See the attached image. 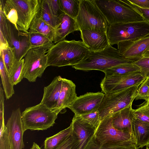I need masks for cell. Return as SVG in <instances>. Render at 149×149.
Here are the masks:
<instances>
[{"label": "cell", "mask_w": 149, "mask_h": 149, "mask_svg": "<svg viewBox=\"0 0 149 149\" xmlns=\"http://www.w3.org/2000/svg\"><path fill=\"white\" fill-rule=\"evenodd\" d=\"M75 20L78 31L88 29L107 33L109 26L95 0H80L79 12Z\"/></svg>", "instance_id": "4"}, {"label": "cell", "mask_w": 149, "mask_h": 149, "mask_svg": "<svg viewBox=\"0 0 149 149\" xmlns=\"http://www.w3.org/2000/svg\"><path fill=\"white\" fill-rule=\"evenodd\" d=\"M31 149H41L39 146L35 142H33Z\"/></svg>", "instance_id": "46"}, {"label": "cell", "mask_w": 149, "mask_h": 149, "mask_svg": "<svg viewBox=\"0 0 149 149\" xmlns=\"http://www.w3.org/2000/svg\"><path fill=\"white\" fill-rule=\"evenodd\" d=\"M0 55L3 58L5 65L10 74L16 61L13 48L9 47L0 50Z\"/></svg>", "instance_id": "32"}, {"label": "cell", "mask_w": 149, "mask_h": 149, "mask_svg": "<svg viewBox=\"0 0 149 149\" xmlns=\"http://www.w3.org/2000/svg\"><path fill=\"white\" fill-rule=\"evenodd\" d=\"M94 136L100 146L114 148L136 145L133 134L113 127L111 116L101 120Z\"/></svg>", "instance_id": "3"}, {"label": "cell", "mask_w": 149, "mask_h": 149, "mask_svg": "<svg viewBox=\"0 0 149 149\" xmlns=\"http://www.w3.org/2000/svg\"><path fill=\"white\" fill-rule=\"evenodd\" d=\"M103 92H88L77 97L68 107L77 116L98 111L104 96Z\"/></svg>", "instance_id": "12"}, {"label": "cell", "mask_w": 149, "mask_h": 149, "mask_svg": "<svg viewBox=\"0 0 149 149\" xmlns=\"http://www.w3.org/2000/svg\"><path fill=\"white\" fill-rule=\"evenodd\" d=\"M58 24L54 29V44L65 40L69 34L78 31L75 20L64 13L58 17Z\"/></svg>", "instance_id": "21"}, {"label": "cell", "mask_w": 149, "mask_h": 149, "mask_svg": "<svg viewBox=\"0 0 149 149\" xmlns=\"http://www.w3.org/2000/svg\"><path fill=\"white\" fill-rule=\"evenodd\" d=\"M71 124L72 127V133L79 142V149H82L94 136L96 128L80 116L75 115Z\"/></svg>", "instance_id": "15"}, {"label": "cell", "mask_w": 149, "mask_h": 149, "mask_svg": "<svg viewBox=\"0 0 149 149\" xmlns=\"http://www.w3.org/2000/svg\"><path fill=\"white\" fill-rule=\"evenodd\" d=\"M0 149H12L4 120L0 121Z\"/></svg>", "instance_id": "33"}, {"label": "cell", "mask_w": 149, "mask_h": 149, "mask_svg": "<svg viewBox=\"0 0 149 149\" xmlns=\"http://www.w3.org/2000/svg\"><path fill=\"white\" fill-rule=\"evenodd\" d=\"M62 78L61 76L55 77L48 85L45 87L42 98L40 102L53 111L57 106L60 93Z\"/></svg>", "instance_id": "18"}, {"label": "cell", "mask_w": 149, "mask_h": 149, "mask_svg": "<svg viewBox=\"0 0 149 149\" xmlns=\"http://www.w3.org/2000/svg\"><path fill=\"white\" fill-rule=\"evenodd\" d=\"M129 0L132 3L140 8L145 9H149V0Z\"/></svg>", "instance_id": "42"}, {"label": "cell", "mask_w": 149, "mask_h": 149, "mask_svg": "<svg viewBox=\"0 0 149 149\" xmlns=\"http://www.w3.org/2000/svg\"><path fill=\"white\" fill-rule=\"evenodd\" d=\"M0 33V50H2L9 46L6 40L1 31Z\"/></svg>", "instance_id": "43"}, {"label": "cell", "mask_w": 149, "mask_h": 149, "mask_svg": "<svg viewBox=\"0 0 149 149\" xmlns=\"http://www.w3.org/2000/svg\"><path fill=\"white\" fill-rule=\"evenodd\" d=\"M132 131L139 148L149 145V123L141 121L135 117L132 123Z\"/></svg>", "instance_id": "22"}, {"label": "cell", "mask_w": 149, "mask_h": 149, "mask_svg": "<svg viewBox=\"0 0 149 149\" xmlns=\"http://www.w3.org/2000/svg\"><path fill=\"white\" fill-rule=\"evenodd\" d=\"M21 115L20 108L13 111L6 125L12 149H22L24 147Z\"/></svg>", "instance_id": "13"}, {"label": "cell", "mask_w": 149, "mask_h": 149, "mask_svg": "<svg viewBox=\"0 0 149 149\" xmlns=\"http://www.w3.org/2000/svg\"><path fill=\"white\" fill-rule=\"evenodd\" d=\"M47 1L55 16L58 17L64 13L61 9L59 0H47Z\"/></svg>", "instance_id": "40"}, {"label": "cell", "mask_w": 149, "mask_h": 149, "mask_svg": "<svg viewBox=\"0 0 149 149\" xmlns=\"http://www.w3.org/2000/svg\"><path fill=\"white\" fill-rule=\"evenodd\" d=\"M109 25L145 21L136 10L120 0H95Z\"/></svg>", "instance_id": "5"}, {"label": "cell", "mask_w": 149, "mask_h": 149, "mask_svg": "<svg viewBox=\"0 0 149 149\" xmlns=\"http://www.w3.org/2000/svg\"><path fill=\"white\" fill-rule=\"evenodd\" d=\"M143 56V57H149V47L145 52Z\"/></svg>", "instance_id": "47"}, {"label": "cell", "mask_w": 149, "mask_h": 149, "mask_svg": "<svg viewBox=\"0 0 149 149\" xmlns=\"http://www.w3.org/2000/svg\"><path fill=\"white\" fill-rule=\"evenodd\" d=\"M0 73L3 90L6 99H8L14 94V85L9 74L5 65L3 58L0 55Z\"/></svg>", "instance_id": "25"}, {"label": "cell", "mask_w": 149, "mask_h": 149, "mask_svg": "<svg viewBox=\"0 0 149 149\" xmlns=\"http://www.w3.org/2000/svg\"><path fill=\"white\" fill-rule=\"evenodd\" d=\"M146 149H149V148L148 147H146Z\"/></svg>", "instance_id": "48"}, {"label": "cell", "mask_w": 149, "mask_h": 149, "mask_svg": "<svg viewBox=\"0 0 149 149\" xmlns=\"http://www.w3.org/2000/svg\"><path fill=\"white\" fill-rule=\"evenodd\" d=\"M79 146L78 140L72 132L56 149H79Z\"/></svg>", "instance_id": "34"}, {"label": "cell", "mask_w": 149, "mask_h": 149, "mask_svg": "<svg viewBox=\"0 0 149 149\" xmlns=\"http://www.w3.org/2000/svg\"><path fill=\"white\" fill-rule=\"evenodd\" d=\"M72 132V127L70 123L67 128L46 138L44 142L45 149H56Z\"/></svg>", "instance_id": "24"}, {"label": "cell", "mask_w": 149, "mask_h": 149, "mask_svg": "<svg viewBox=\"0 0 149 149\" xmlns=\"http://www.w3.org/2000/svg\"><path fill=\"white\" fill-rule=\"evenodd\" d=\"M134 113L136 118L149 123V108L144 102L137 109L134 110Z\"/></svg>", "instance_id": "35"}, {"label": "cell", "mask_w": 149, "mask_h": 149, "mask_svg": "<svg viewBox=\"0 0 149 149\" xmlns=\"http://www.w3.org/2000/svg\"><path fill=\"white\" fill-rule=\"evenodd\" d=\"M134 110L130 106L125 108L111 116L112 125L117 130L133 134L132 123L135 117Z\"/></svg>", "instance_id": "19"}, {"label": "cell", "mask_w": 149, "mask_h": 149, "mask_svg": "<svg viewBox=\"0 0 149 149\" xmlns=\"http://www.w3.org/2000/svg\"><path fill=\"white\" fill-rule=\"evenodd\" d=\"M140 71V68L132 63L113 67L107 70L104 72L105 77H108Z\"/></svg>", "instance_id": "27"}, {"label": "cell", "mask_w": 149, "mask_h": 149, "mask_svg": "<svg viewBox=\"0 0 149 149\" xmlns=\"http://www.w3.org/2000/svg\"><path fill=\"white\" fill-rule=\"evenodd\" d=\"M77 97L76 85L71 80L62 78L61 88L57 106L53 111L57 115L63 109L68 107Z\"/></svg>", "instance_id": "17"}, {"label": "cell", "mask_w": 149, "mask_h": 149, "mask_svg": "<svg viewBox=\"0 0 149 149\" xmlns=\"http://www.w3.org/2000/svg\"><path fill=\"white\" fill-rule=\"evenodd\" d=\"M0 8L2 9L6 19L14 26L18 31H20L17 25L18 19L17 12L10 0H0Z\"/></svg>", "instance_id": "28"}, {"label": "cell", "mask_w": 149, "mask_h": 149, "mask_svg": "<svg viewBox=\"0 0 149 149\" xmlns=\"http://www.w3.org/2000/svg\"><path fill=\"white\" fill-rule=\"evenodd\" d=\"M89 50L82 41L64 40L52 46L47 54L49 66H72L80 62Z\"/></svg>", "instance_id": "2"}, {"label": "cell", "mask_w": 149, "mask_h": 149, "mask_svg": "<svg viewBox=\"0 0 149 149\" xmlns=\"http://www.w3.org/2000/svg\"><path fill=\"white\" fill-rule=\"evenodd\" d=\"M107 33L109 43L112 46L149 36V22L143 21L110 25Z\"/></svg>", "instance_id": "7"}, {"label": "cell", "mask_w": 149, "mask_h": 149, "mask_svg": "<svg viewBox=\"0 0 149 149\" xmlns=\"http://www.w3.org/2000/svg\"><path fill=\"white\" fill-rule=\"evenodd\" d=\"M133 63L140 68V72L146 78L149 76V57H143Z\"/></svg>", "instance_id": "37"}, {"label": "cell", "mask_w": 149, "mask_h": 149, "mask_svg": "<svg viewBox=\"0 0 149 149\" xmlns=\"http://www.w3.org/2000/svg\"><path fill=\"white\" fill-rule=\"evenodd\" d=\"M139 148L136 145H132L123 147L120 149H138Z\"/></svg>", "instance_id": "45"}, {"label": "cell", "mask_w": 149, "mask_h": 149, "mask_svg": "<svg viewBox=\"0 0 149 149\" xmlns=\"http://www.w3.org/2000/svg\"><path fill=\"white\" fill-rule=\"evenodd\" d=\"M52 46H46L30 48L23 58L24 78L30 82L40 78L49 66L47 53Z\"/></svg>", "instance_id": "9"}, {"label": "cell", "mask_w": 149, "mask_h": 149, "mask_svg": "<svg viewBox=\"0 0 149 149\" xmlns=\"http://www.w3.org/2000/svg\"><path fill=\"white\" fill-rule=\"evenodd\" d=\"M149 97V85L143 82L139 87L135 100H144L146 101Z\"/></svg>", "instance_id": "38"}, {"label": "cell", "mask_w": 149, "mask_h": 149, "mask_svg": "<svg viewBox=\"0 0 149 149\" xmlns=\"http://www.w3.org/2000/svg\"><path fill=\"white\" fill-rule=\"evenodd\" d=\"M29 32L39 33L46 36L53 42L54 40V29L43 21L38 13L31 22Z\"/></svg>", "instance_id": "23"}, {"label": "cell", "mask_w": 149, "mask_h": 149, "mask_svg": "<svg viewBox=\"0 0 149 149\" xmlns=\"http://www.w3.org/2000/svg\"><path fill=\"white\" fill-rule=\"evenodd\" d=\"M59 1L62 11L75 19L79 12L80 0H59Z\"/></svg>", "instance_id": "29"}, {"label": "cell", "mask_w": 149, "mask_h": 149, "mask_svg": "<svg viewBox=\"0 0 149 149\" xmlns=\"http://www.w3.org/2000/svg\"><path fill=\"white\" fill-rule=\"evenodd\" d=\"M121 1L136 10L143 17L145 21L149 22V9L140 8L131 3L129 0Z\"/></svg>", "instance_id": "39"}, {"label": "cell", "mask_w": 149, "mask_h": 149, "mask_svg": "<svg viewBox=\"0 0 149 149\" xmlns=\"http://www.w3.org/2000/svg\"><path fill=\"white\" fill-rule=\"evenodd\" d=\"M24 59L15 62L9 74L11 81L15 85L20 82L24 78L23 66Z\"/></svg>", "instance_id": "31"}, {"label": "cell", "mask_w": 149, "mask_h": 149, "mask_svg": "<svg viewBox=\"0 0 149 149\" xmlns=\"http://www.w3.org/2000/svg\"><path fill=\"white\" fill-rule=\"evenodd\" d=\"M10 1L17 12L19 30L28 33L31 22L39 13L41 0Z\"/></svg>", "instance_id": "11"}, {"label": "cell", "mask_w": 149, "mask_h": 149, "mask_svg": "<svg viewBox=\"0 0 149 149\" xmlns=\"http://www.w3.org/2000/svg\"><path fill=\"white\" fill-rule=\"evenodd\" d=\"M79 116L87 123L96 128L98 127L101 120L98 111Z\"/></svg>", "instance_id": "36"}, {"label": "cell", "mask_w": 149, "mask_h": 149, "mask_svg": "<svg viewBox=\"0 0 149 149\" xmlns=\"http://www.w3.org/2000/svg\"><path fill=\"white\" fill-rule=\"evenodd\" d=\"M143 82L146 84L149 85V76L146 78ZM144 103L147 106V107L149 108V97L147 100L145 101Z\"/></svg>", "instance_id": "44"}, {"label": "cell", "mask_w": 149, "mask_h": 149, "mask_svg": "<svg viewBox=\"0 0 149 149\" xmlns=\"http://www.w3.org/2000/svg\"><path fill=\"white\" fill-rule=\"evenodd\" d=\"M24 131L45 130L53 126L58 115L40 103L26 108L22 113Z\"/></svg>", "instance_id": "6"}, {"label": "cell", "mask_w": 149, "mask_h": 149, "mask_svg": "<svg viewBox=\"0 0 149 149\" xmlns=\"http://www.w3.org/2000/svg\"><path fill=\"white\" fill-rule=\"evenodd\" d=\"M99 145L93 136L82 149H99Z\"/></svg>", "instance_id": "41"}, {"label": "cell", "mask_w": 149, "mask_h": 149, "mask_svg": "<svg viewBox=\"0 0 149 149\" xmlns=\"http://www.w3.org/2000/svg\"><path fill=\"white\" fill-rule=\"evenodd\" d=\"M80 31L82 41L89 50H102L110 45L107 33L88 29H83Z\"/></svg>", "instance_id": "16"}, {"label": "cell", "mask_w": 149, "mask_h": 149, "mask_svg": "<svg viewBox=\"0 0 149 149\" xmlns=\"http://www.w3.org/2000/svg\"><path fill=\"white\" fill-rule=\"evenodd\" d=\"M38 14L43 21L54 29L58 24V16L54 15L47 0H41Z\"/></svg>", "instance_id": "26"}, {"label": "cell", "mask_w": 149, "mask_h": 149, "mask_svg": "<svg viewBox=\"0 0 149 149\" xmlns=\"http://www.w3.org/2000/svg\"><path fill=\"white\" fill-rule=\"evenodd\" d=\"M31 48L46 46H53V42L44 36L38 33H28Z\"/></svg>", "instance_id": "30"}, {"label": "cell", "mask_w": 149, "mask_h": 149, "mask_svg": "<svg viewBox=\"0 0 149 149\" xmlns=\"http://www.w3.org/2000/svg\"><path fill=\"white\" fill-rule=\"evenodd\" d=\"M146 78L140 72L105 77L102 80L100 87L105 95L113 93L130 87L140 85Z\"/></svg>", "instance_id": "10"}, {"label": "cell", "mask_w": 149, "mask_h": 149, "mask_svg": "<svg viewBox=\"0 0 149 149\" xmlns=\"http://www.w3.org/2000/svg\"><path fill=\"white\" fill-rule=\"evenodd\" d=\"M134 62L124 58L118 49L110 45L102 50H89L80 62L72 66L76 70L86 71L97 70L104 72L112 67Z\"/></svg>", "instance_id": "1"}, {"label": "cell", "mask_w": 149, "mask_h": 149, "mask_svg": "<svg viewBox=\"0 0 149 149\" xmlns=\"http://www.w3.org/2000/svg\"><path fill=\"white\" fill-rule=\"evenodd\" d=\"M140 85L133 86L115 93L105 95L98 110L101 120L132 106Z\"/></svg>", "instance_id": "8"}, {"label": "cell", "mask_w": 149, "mask_h": 149, "mask_svg": "<svg viewBox=\"0 0 149 149\" xmlns=\"http://www.w3.org/2000/svg\"><path fill=\"white\" fill-rule=\"evenodd\" d=\"M14 26L11 37L10 47L14 49L16 61H19L23 58L28 50L31 48L27 33L18 31Z\"/></svg>", "instance_id": "20"}, {"label": "cell", "mask_w": 149, "mask_h": 149, "mask_svg": "<svg viewBox=\"0 0 149 149\" xmlns=\"http://www.w3.org/2000/svg\"><path fill=\"white\" fill-rule=\"evenodd\" d=\"M118 50L125 58L135 61L143 57L149 47V36L118 43Z\"/></svg>", "instance_id": "14"}]
</instances>
